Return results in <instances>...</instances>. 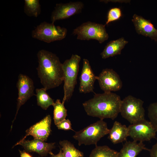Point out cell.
<instances>
[{
    "label": "cell",
    "instance_id": "obj_6",
    "mask_svg": "<svg viewBox=\"0 0 157 157\" xmlns=\"http://www.w3.org/2000/svg\"><path fill=\"white\" fill-rule=\"evenodd\" d=\"M106 25L105 24L88 21L83 23L74 29L72 33L77 35L78 40H95L101 44L107 40L109 38L105 28Z\"/></svg>",
    "mask_w": 157,
    "mask_h": 157
},
{
    "label": "cell",
    "instance_id": "obj_15",
    "mask_svg": "<svg viewBox=\"0 0 157 157\" xmlns=\"http://www.w3.org/2000/svg\"><path fill=\"white\" fill-rule=\"evenodd\" d=\"M132 21L133 22L136 32L157 42V29L149 20L142 16L134 14Z\"/></svg>",
    "mask_w": 157,
    "mask_h": 157
},
{
    "label": "cell",
    "instance_id": "obj_19",
    "mask_svg": "<svg viewBox=\"0 0 157 157\" xmlns=\"http://www.w3.org/2000/svg\"><path fill=\"white\" fill-rule=\"evenodd\" d=\"M64 104L58 99L52 105L54 108L53 119L56 125L65 119L67 116V110Z\"/></svg>",
    "mask_w": 157,
    "mask_h": 157
},
{
    "label": "cell",
    "instance_id": "obj_29",
    "mask_svg": "<svg viewBox=\"0 0 157 157\" xmlns=\"http://www.w3.org/2000/svg\"><path fill=\"white\" fill-rule=\"evenodd\" d=\"M49 154L51 155L50 157H65L61 149H60L59 152L57 154H54L52 152Z\"/></svg>",
    "mask_w": 157,
    "mask_h": 157
},
{
    "label": "cell",
    "instance_id": "obj_9",
    "mask_svg": "<svg viewBox=\"0 0 157 157\" xmlns=\"http://www.w3.org/2000/svg\"><path fill=\"white\" fill-rule=\"evenodd\" d=\"M101 89L104 92H111L120 90L122 82L118 74L113 69H103L98 76H96Z\"/></svg>",
    "mask_w": 157,
    "mask_h": 157
},
{
    "label": "cell",
    "instance_id": "obj_28",
    "mask_svg": "<svg viewBox=\"0 0 157 157\" xmlns=\"http://www.w3.org/2000/svg\"><path fill=\"white\" fill-rule=\"evenodd\" d=\"M100 2H104L106 3L108 2H118L119 3L125 2L129 3L130 2V0H100Z\"/></svg>",
    "mask_w": 157,
    "mask_h": 157
},
{
    "label": "cell",
    "instance_id": "obj_11",
    "mask_svg": "<svg viewBox=\"0 0 157 157\" xmlns=\"http://www.w3.org/2000/svg\"><path fill=\"white\" fill-rule=\"evenodd\" d=\"M83 7L84 4L81 1L57 3L51 14L52 23L54 24L56 21L67 19L79 13Z\"/></svg>",
    "mask_w": 157,
    "mask_h": 157
},
{
    "label": "cell",
    "instance_id": "obj_1",
    "mask_svg": "<svg viewBox=\"0 0 157 157\" xmlns=\"http://www.w3.org/2000/svg\"><path fill=\"white\" fill-rule=\"evenodd\" d=\"M38 65L36 69L41 83L46 90L58 87L64 81L62 63L55 54L40 50L37 54Z\"/></svg>",
    "mask_w": 157,
    "mask_h": 157
},
{
    "label": "cell",
    "instance_id": "obj_26",
    "mask_svg": "<svg viewBox=\"0 0 157 157\" xmlns=\"http://www.w3.org/2000/svg\"><path fill=\"white\" fill-rule=\"evenodd\" d=\"M56 126L59 129L64 130H72L74 131L72 128L71 122L68 119H65Z\"/></svg>",
    "mask_w": 157,
    "mask_h": 157
},
{
    "label": "cell",
    "instance_id": "obj_27",
    "mask_svg": "<svg viewBox=\"0 0 157 157\" xmlns=\"http://www.w3.org/2000/svg\"><path fill=\"white\" fill-rule=\"evenodd\" d=\"M149 151L150 157H157V142L154 144Z\"/></svg>",
    "mask_w": 157,
    "mask_h": 157
},
{
    "label": "cell",
    "instance_id": "obj_18",
    "mask_svg": "<svg viewBox=\"0 0 157 157\" xmlns=\"http://www.w3.org/2000/svg\"><path fill=\"white\" fill-rule=\"evenodd\" d=\"M143 150L149 151L142 142L127 141L119 152L118 157H136Z\"/></svg>",
    "mask_w": 157,
    "mask_h": 157
},
{
    "label": "cell",
    "instance_id": "obj_10",
    "mask_svg": "<svg viewBox=\"0 0 157 157\" xmlns=\"http://www.w3.org/2000/svg\"><path fill=\"white\" fill-rule=\"evenodd\" d=\"M18 97L15 118L21 106L24 104L31 97L35 95L34 87L32 80L27 76L20 74L17 83Z\"/></svg>",
    "mask_w": 157,
    "mask_h": 157
},
{
    "label": "cell",
    "instance_id": "obj_8",
    "mask_svg": "<svg viewBox=\"0 0 157 157\" xmlns=\"http://www.w3.org/2000/svg\"><path fill=\"white\" fill-rule=\"evenodd\" d=\"M129 136L136 141L143 142L155 138L157 131L149 121L145 119L128 126Z\"/></svg>",
    "mask_w": 157,
    "mask_h": 157
},
{
    "label": "cell",
    "instance_id": "obj_14",
    "mask_svg": "<svg viewBox=\"0 0 157 157\" xmlns=\"http://www.w3.org/2000/svg\"><path fill=\"white\" fill-rule=\"evenodd\" d=\"M22 145L26 151L35 152L42 156H46L55 147V143H47L40 140L34 139L31 140H24L17 142L14 146Z\"/></svg>",
    "mask_w": 157,
    "mask_h": 157
},
{
    "label": "cell",
    "instance_id": "obj_3",
    "mask_svg": "<svg viewBox=\"0 0 157 157\" xmlns=\"http://www.w3.org/2000/svg\"><path fill=\"white\" fill-rule=\"evenodd\" d=\"M81 57L77 54H72L71 58L62 63L64 72V97L62 102L69 100L72 97L75 86L79 71V63Z\"/></svg>",
    "mask_w": 157,
    "mask_h": 157
},
{
    "label": "cell",
    "instance_id": "obj_25",
    "mask_svg": "<svg viewBox=\"0 0 157 157\" xmlns=\"http://www.w3.org/2000/svg\"><path fill=\"white\" fill-rule=\"evenodd\" d=\"M122 16V11L120 8L116 7L110 9L108 13L107 20L105 24L108 25L112 22L119 19Z\"/></svg>",
    "mask_w": 157,
    "mask_h": 157
},
{
    "label": "cell",
    "instance_id": "obj_17",
    "mask_svg": "<svg viewBox=\"0 0 157 157\" xmlns=\"http://www.w3.org/2000/svg\"><path fill=\"white\" fill-rule=\"evenodd\" d=\"M128 43L127 41L122 37L108 42L100 55L104 59L121 54L122 50Z\"/></svg>",
    "mask_w": 157,
    "mask_h": 157
},
{
    "label": "cell",
    "instance_id": "obj_2",
    "mask_svg": "<svg viewBox=\"0 0 157 157\" xmlns=\"http://www.w3.org/2000/svg\"><path fill=\"white\" fill-rule=\"evenodd\" d=\"M122 101L120 97L112 92L95 93L92 99L85 101L83 106L87 114L100 119H115L120 113Z\"/></svg>",
    "mask_w": 157,
    "mask_h": 157
},
{
    "label": "cell",
    "instance_id": "obj_30",
    "mask_svg": "<svg viewBox=\"0 0 157 157\" xmlns=\"http://www.w3.org/2000/svg\"><path fill=\"white\" fill-rule=\"evenodd\" d=\"M20 157H32L31 156L25 151H19Z\"/></svg>",
    "mask_w": 157,
    "mask_h": 157
},
{
    "label": "cell",
    "instance_id": "obj_13",
    "mask_svg": "<svg viewBox=\"0 0 157 157\" xmlns=\"http://www.w3.org/2000/svg\"><path fill=\"white\" fill-rule=\"evenodd\" d=\"M79 91L81 93L93 92L94 84L96 76L94 73L88 60L84 58L81 74L79 78Z\"/></svg>",
    "mask_w": 157,
    "mask_h": 157
},
{
    "label": "cell",
    "instance_id": "obj_16",
    "mask_svg": "<svg viewBox=\"0 0 157 157\" xmlns=\"http://www.w3.org/2000/svg\"><path fill=\"white\" fill-rule=\"evenodd\" d=\"M108 134V138L113 144L121 143L126 141L129 136L128 127L115 121Z\"/></svg>",
    "mask_w": 157,
    "mask_h": 157
},
{
    "label": "cell",
    "instance_id": "obj_4",
    "mask_svg": "<svg viewBox=\"0 0 157 157\" xmlns=\"http://www.w3.org/2000/svg\"><path fill=\"white\" fill-rule=\"evenodd\" d=\"M110 129L107 123L103 119H100L91 124L82 130L75 132L73 138L78 142L79 146L95 144L102 137L108 134Z\"/></svg>",
    "mask_w": 157,
    "mask_h": 157
},
{
    "label": "cell",
    "instance_id": "obj_7",
    "mask_svg": "<svg viewBox=\"0 0 157 157\" xmlns=\"http://www.w3.org/2000/svg\"><path fill=\"white\" fill-rule=\"evenodd\" d=\"M67 33L66 28L45 22L41 23L32 31L31 35L34 38L49 43L63 40L66 37Z\"/></svg>",
    "mask_w": 157,
    "mask_h": 157
},
{
    "label": "cell",
    "instance_id": "obj_5",
    "mask_svg": "<svg viewBox=\"0 0 157 157\" xmlns=\"http://www.w3.org/2000/svg\"><path fill=\"white\" fill-rule=\"evenodd\" d=\"M144 101L131 95L122 100L120 111L122 116L131 124L145 119Z\"/></svg>",
    "mask_w": 157,
    "mask_h": 157
},
{
    "label": "cell",
    "instance_id": "obj_23",
    "mask_svg": "<svg viewBox=\"0 0 157 157\" xmlns=\"http://www.w3.org/2000/svg\"><path fill=\"white\" fill-rule=\"evenodd\" d=\"M24 11L29 16L37 17L41 13V6L39 0H25Z\"/></svg>",
    "mask_w": 157,
    "mask_h": 157
},
{
    "label": "cell",
    "instance_id": "obj_24",
    "mask_svg": "<svg viewBox=\"0 0 157 157\" xmlns=\"http://www.w3.org/2000/svg\"><path fill=\"white\" fill-rule=\"evenodd\" d=\"M148 115L149 121L157 132V101L149 105L148 108Z\"/></svg>",
    "mask_w": 157,
    "mask_h": 157
},
{
    "label": "cell",
    "instance_id": "obj_22",
    "mask_svg": "<svg viewBox=\"0 0 157 157\" xmlns=\"http://www.w3.org/2000/svg\"><path fill=\"white\" fill-rule=\"evenodd\" d=\"M119 152L108 146H96L91 152L89 157H118Z\"/></svg>",
    "mask_w": 157,
    "mask_h": 157
},
{
    "label": "cell",
    "instance_id": "obj_21",
    "mask_svg": "<svg viewBox=\"0 0 157 157\" xmlns=\"http://www.w3.org/2000/svg\"><path fill=\"white\" fill-rule=\"evenodd\" d=\"M59 144L65 157H84L83 153L76 148L69 141L65 140L60 141Z\"/></svg>",
    "mask_w": 157,
    "mask_h": 157
},
{
    "label": "cell",
    "instance_id": "obj_12",
    "mask_svg": "<svg viewBox=\"0 0 157 157\" xmlns=\"http://www.w3.org/2000/svg\"><path fill=\"white\" fill-rule=\"evenodd\" d=\"M51 117L48 115L39 122L31 126L26 131L25 136L19 141L25 140L28 135H31L34 139H37L42 141L46 140L51 132Z\"/></svg>",
    "mask_w": 157,
    "mask_h": 157
},
{
    "label": "cell",
    "instance_id": "obj_20",
    "mask_svg": "<svg viewBox=\"0 0 157 157\" xmlns=\"http://www.w3.org/2000/svg\"><path fill=\"white\" fill-rule=\"evenodd\" d=\"M46 91L43 88L36 90L37 104L45 110L52 105L54 102L53 100L47 93Z\"/></svg>",
    "mask_w": 157,
    "mask_h": 157
}]
</instances>
